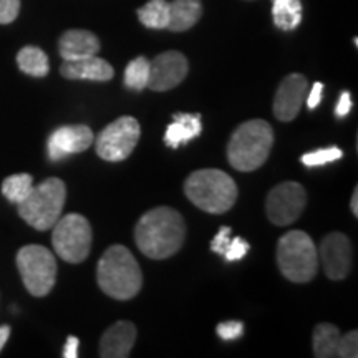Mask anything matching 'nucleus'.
I'll list each match as a JSON object with an SVG mask.
<instances>
[{
	"label": "nucleus",
	"mask_w": 358,
	"mask_h": 358,
	"mask_svg": "<svg viewBox=\"0 0 358 358\" xmlns=\"http://www.w3.org/2000/svg\"><path fill=\"white\" fill-rule=\"evenodd\" d=\"M250 245L248 241H244L243 237H234V239H231L229 245H227L226 252H224V257H226V261L229 262H234V261H241V259L245 257V254L249 252Z\"/></svg>",
	"instance_id": "29"
},
{
	"label": "nucleus",
	"mask_w": 358,
	"mask_h": 358,
	"mask_svg": "<svg viewBox=\"0 0 358 358\" xmlns=\"http://www.w3.org/2000/svg\"><path fill=\"white\" fill-rule=\"evenodd\" d=\"M186 239V224L181 214L168 206L151 209L134 227V241L146 257L168 259L174 256Z\"/></svg>",
	"instance_id": "1"
},
{
	"label": "nucleus",
	"mask_w": 358,
	"mask_h": 358,
	"mask_svg": "<svg viewBox=\"0 0 358 358\" xmlns=\"http://www.w3.org/2000/svg\"><path fill=\"white\" fill-rule=\"evenodd\" d=\"M52 229V244L58 257L70 264H80L88 257L93 234L87 217L66 214L58 219Z\"/></svg>",
	"instance_id": "8"
},
{
	"label": "nucleus",
	"mask_w": 358,
	"mask_h": 358,
	"mask_svg": "<svg viewBox=\"0 0 358 358\" xmlns=\"http://www.w3.org/2000/svg\"><path fill=\"white\" fill-rule=\"evenodd\" d=\"M274 145V131L264 120H250L232 133L227 145V161L237 171H256L266 163Z\"/></svg>",
	"instance_id": "3"
},
{
	"label": "nucleus",
	"mask_w": 358,
	"mask_h": 358,
	"mask_svg": "<svg viewBox=\"0 0 358 358\" xmlns=\"http://www.w3.org/2000/svg\"><path fill=\"white\" fill-rule=\"evenodd\" d=\"M138 19L148 29L164 30L169 22V2L166 0H150L146 6L138 8Z\"/></svg>",
	"instance_id": "23"
},
{
	"label": "nucleus",
	"mask_w": 358,
	"mask_h": 358,
	"mask_svg": "<svg viewBox=\"0 0 358 358\" xmlns=\"http://www.w3.org/2000/svg\"><path fill=\"white\" fill-rule=\"evenodd\" d=\"M319 262L325 275L332 280H343L352 268V244L342 232H330L324 237L319 249Z\"/></svg>",
	"instance_id": "11"
},
{
	"label": "nucleus",
	"mask_w": 358,
	"mask_h": 358,
	"mask_svg": "<svg viewBox=\"0 0 358 358\" xmlns=\"http://www.w3.org/2000/svg\"><path fill=\"white\" fill-rule=\"evenodd\" d=\"M272 17L277 29L295 30L302 22L301 0H272Z\"/></svg>",
	"instance_id": "20"
},
{
	"label": "nucleus",
	"mask_w": 358,
	"mask_h": 358,
	"mask_svg": "<svg viewBox=\"0 0 358 358\" xmlns=\"http://www.w3.org/2000/svg\"><path fill=\"white\" fill-rule=\"evenodd\" d=\"M343 156V151L337 146L324 148V150L310 151V153H306L302 156L303 166L307 168H315V166H324V164L334 163V161L340 159Z\"/></svg>",
	"instance_id": "26"
},
{
	"label": "nucleus",
	"mask_w": 358,
	"mask_h": 358,
	"mask_svg": "<svg viewBox=\"0 0 358 358\" xmlns=\"http://www.w3.org/2000/svg\"><path fill=\"white\" fill-rule=\"evenodd\" d=\"M308 92L307 78L301 73H292L282 80L274 98V115L279 122H292L302 108Z\"/></svg>",
	"instance_id": "14"
},
{
	"label": "nucleus",
	"mask_w": 358,
	"mask_h": 358,
	"mask_svg": "<svg viewBox=\"0 0 358 358\" xmlns=\"http://www.w3.org/2000/svg\"><path fill=\"white\" fill-rule=\"evenodd\" d=\"M216 334L226 342L229 340H237L244 335V324L243 322L231 320V322H222L216 327Z\"/></svg>",
	"instance_id": "28"
},
{
	"label": "nucleus",
	"mask_w": 358,
	"mask_h": 358,
	"mask_svg": "<svg viewBox=\"0 0 358 358\" xmlns=\"http://www.w3.org/2000/svg\"><path fill=\"white\" fill-rule=\"evenodd\" d=\"M231 232L232 229L227 226H222L221 229L217 231V234L214 236V239L211 241V250L213 252L219 254V256H224V252H226L227 245L231 243Z\"/></svg>",
	"instance_id": "31"
},
{
	"label": "nucleus",
	"mask_w": 358,
	"mask_h": 358,
	"mask_svg": "<svg viewBox=\"0 0 358 358\" xmlns=\"http://www.w3.org/2000/svg\"><path fill=\"white\" fill-rule=\"evenodd\" d=\"M95 141L93 131L87 124H69V127H60L50 134L47 143L48 158L53 163L69 158L71 155L82 153L88 150Z\"/></svg>",
	"instance_id": "13"
},
{
	"label": "nucleus",
	"mask_w": 358,
	"mask_h": 358,
	"mask_svg": "<svg viewBox=\"0 0 358 358\" xmlns=\"http://www.w3.org/2000/svg\"><path fill=\"white\" fill-rule=\"evenodd\" d=\"M8 337H10V327L2 325V327H0V350H2L3 345L7 343Z\"/></svg>",
	"instance_id": "35"
},
{
	"label": "nucleus",
	"mask_w": 358,
	"mask_h": 358,
	"mask_svg": "<svg viewBox=\"0 0 358 358\" xmlns=\"http://www.w3.org/2000/svg\"><path fill=\"white\" fill-rule=\"evenodd\" d=\"M141 136V128L136 118L122 116L110 123L95 140L96 155L110 163H118L129 158Z\"/></svg>",
	"instance_id": "9"
},
{
	"label": "nucleus",
	"mask_w": 358,
	"mask_h": 358,
	"mask_svg": "<svg viewBox=\"0 0 358 358\" xmlns=\"http://www.w3.org/2000/svg\"><path fill=\"white\" fill-rule=\"evenodd\" d=\"M187 199L209 214H224L234 206L237 186L229 174L221 169H199L185 182Z\"/></svg>",
	"instance_id": "4"
},
{
	"label": "nucleus",
	"mask_w": 358,
	"mask_h": 358,
	"mask_svg": "<svg viewBox=\"0 0 358 358\" xmlns=\"http://www.w3.org/2000/svg\"><path fill=\"white\" fill-rule=\"evenodd\" d=\"M66 199L65 182L58 178H48L34 186L30 194L19 206L24 221L37 231H48L62 217Z\"/></svg>",
	"instance_id": "6"
},
{
	"label": "nucleus",
	"mask_w": 358,
	"mask_h": 358,
	"mask_svg": "<svg viewBox=\"0 0 358 358\" xmlns=\"http://www.w3.org/2000/svg\"><path fill=\"white\" fill-rule=\"evenodd\" d=\"M340 332L332 324H320L313 330V355L317 358L338 357Z\"/></svg>",
	"instance_id": "22"
},
{
	"label": "nucleus",
	"mask_w": 358,
	"mask_h": 358,
	"mask_svg": "<svg viewBox=\"0 0 358 358\" xmlns=\"http://www.w3.org/2000/svg\"><path fill=\"white\" fill-rule=\"evenodd\" d=\"M100 289L116 301H129L141 290L143 275L136 259L124 245L115 244L105 250L96 267Z\"/></svg>",
	"instance_id": "2"
},
{
	"label": "nucleus",
	"mask_w": 358,
	"mask_h": 358,
	"mask_svg": "<svg viewBox=\"0 0 358 358\" xmlns=\"http://www.w3.org/2000/svg\"><path fill=\"white\" fill-rule=\"evenodd\" d=\"M20 0H0V25L12 24L19 17Z\"/></svg>",
	"instance_id": "30"
},
{
	"label": "nucleus",
	"mask_w": 358,
	"mask_h": 358,
	"mask_svg": "<svg viewBox=\"0 0 358 358\" xmlns=\"http://www.w3.org/2000/svg\"><path fill=\"white\" fill-rule=\"evenodd\" d=\"M189 65L186 57L179 52H164L150 62L148 88L153 92H168L186 78Z\"/></svg>",
	"instance_id": "12"
},
{
	"label": "nucleus",
	"mask_w": 358,
	"mask_h": 358,
	"mask_svg": "<svg viewBox=\"0 0 358 358\" xmlns=\"http://www.w3.org/2000/svg\"><path fill=\"white\" fill-rule=\"evenodd\" d=\"M350 209H352L353 216H358V189L353 191V196L350 201Z\"/></svg>",
	"instance_id": "36"
},
{
	"label": "nucleus",
	"mask_w": 358,
	"mask_h": 358,
	"mask_svg": "<svg viewBox=\"0 0 358 358\" xmlns=\"http://www.w3.org/2000/svg\"><path fill=\"white\" fill-rule=\"evenodd\" d=\"M78 345H80V340L77 337H71L66 338V343L64 347V357L65 358H77L78 357Z\"/></svg>",
	"instance_id": "34"
},
{
	"label": "nucleus",
	"mask_w": 358,
	"mask_h": 358,
	"mask_svg": "<svg viewBox=\"0 0 358 358\" xmlns=\"http://www.w3.org/2000/svg\"><path fill=\"white\" fill-rule=\"evenodd\" d=\"M60 73L69 80H92V82H108L113 78L115 70L108 62L93 55L80 60H65Z\"/></svg>",
	"instance_id": "16"
},
{
	"label": "nucleus",
	"mask_w": 358,
	"mask_h": 358,
	"mask_svg": "<svg viewBox=\"0 0 358 358\" xmlns=\"http://www.w3.org/2000/svg\"><path fill=\"white\" fill-rule=\"evenodd\" d=\"M350 110H352V95L348 92H343L338 98L337 108H335V115H337L338 118H343V116L348 115V111Z\"/></svg>",
	"instance_id": "33"
},
{
	"label": "nucleus",
	"mask_w": 358,
	"mask_h": 358,
	"mask_svg": "<svg viewBox=\"0 0 358 358\" xmlns=\"http://www.w3.org/2000/svg\"><path fill=\"white\" fill-rule=\"evenodd\" d=\"M277 264L282 275L295 284H306L319 271V250L303 231H290L277 245Z\"/></svg>",
	"instance_id": "5"
},
{
	"label": "nucleus",
	"mask_w": 358,
	"mask_h": 358,
	"mask_svg": "<svg viewBox=\"0 0 358 358\" xmlns=\"http://www.w3.org/2000/svg\"><path fill=\"white\" fill-rule=\"evenodd\" d=\"M322 92H324V85H322L320 82L312 85V90H310V92H307V96H306L308 110H315L317 106L320 105Z\"/></svg>",
	"instance_id": "32"
},
{
	"label": "nucleus",
	"mask_w": 358,
	"mask_h": 358,
	"mask_svg": "<svg viewBox=\"0 0 358 358\" xmlns=\"http://www.w3.org/2000/svg\"><path fill=\"white\" fill-rule=\"evenodd\" d=\"M307 204V192L302 185L287 181L277 185L267 196V216L275 226H289L301 217Z\"/></svg>",
	"instance_id": "10"
},
{
	"label": "nucleus",
	"mask_w": 358,
	"mask_h": 358,
	"mask_svg": "<svg viewBox=\"0 0 358 358\" xmlns=\"http://www.w3.org/2000/svg\"><path fill=\"white\" fill-rule=\"evenodd\" d=\"M17 65L24 73L30 75V77H47L48 71H50V64H48V57L42 48L34 47H24L17 53Z\"/></svg>",
	"instance_id": "21"
},
{
	"label": "nucleus",
	"mask_w": 358,
	"mask_h": 358,
	"mask_svg": "<svg viewBox=\"0 0 358 358\" xmlns=\"http://www.w3.org/2000/svg\"><path fill=\"white\" fill-rule=\"evenodd\" d=\"M136 342V327L128 320H120L103 334L100 342V357L127 358Z\"/></svg>",
	"instance_id": "15"
},
{
	"label": "nucleus",
	"mask_w": 358,
	"mask_h": 358,
	"mask_svg": "<svg viewBox=\"0 0 358 358\" xmlns=\"http://www.w3.org/2000/svg\"><path fill=\"white\" fill-rule=\"evenodd\" d=\"M201 15H203L201 0H174L169 3L168 30L186 32L198 24Z\"/></svg>",
	"instance_id": "19"
},
{
	"label": "nucleus",
	"mask_w": 358,
	"mask_h": 358,
	"mask_svg": "<svg viewBox=\"0 0 358 358\" xmlns=\"http://www.w3.org/2000/svg\"><path fill=\"white\" fill-rule=\"evenodd\" d=\"M203 127H201V116L192 113H174L173 123L169 124L164 133V143L173 150L187 145L191 140L198 138Z\"/></svg>",
	"instance_id": "18"
},
{
	"label": "nucleus",
	"mask_w": 358,
	"mask_h": 358,
	"mask_svg": "<svg viewBox=\"0 0 358 358\" xmlns=\"http://www.w3.org/2000/svg\"><path fill=\"white\" fill-rule=\"evenodd\" d=\"M148 80H150V60L146 57H136L129 62L124 70V85L128 88L141 92L148 88Z\"/></svg>",
	"instance_id": "25"
},
{
	"label": "nucleus",
	"mask_w": 358,
	"mask_h": 358,
	"mask_svg": "<svg viewBox=\"0 0 358 358\" xmlns=\"http://www.w3.org/2000/svg\"><path fill=\"white\" fill-rule=\"evenodd\" d=\"M17 267L25 289L34 297H45L52 292L57 280V259L47 248L38 244L24 245L17 252Z\"/></svg>",
	"instance_id": "7"
},
{
	"label": "nucleus",
	"mask_w": 358,
	"mask_h": 358,
	"mask_svg": "<svg viewBox=\"0 0 358 358\" xmlns=\"http://www.w3.org/2000/svg\"><path fill=\"white\" fill-rule=\"evenodd\" d=\"M100 48V40L95 34L80 29L66 30L58 42V52L64 60H80V58L98 55Z\"/></svg>",
	"instance_id": "17"
},
{
	"label": "nucleus",
	"mask_w": 358,
	"mask_h": 358,
	"mask_svg": "<svg viewBox=\"0 0 358 358\" xmlns=\"http://www.w3.org/2000/svg\"><path fill=\"white\" fill-rule=\"evenodd\" d=\"M34 187V178L27 173L12 174L3 179L2 194L13 204H20Z\"/></svg>",
	"instance_id": "24"
},
{
	"label": "nucleus",
	"mask_w": 358,
	"mask_h": 358,
	"mask_svg": "<svg viewBox=\"0 0 358 358\" xmlns=\"http://www.w3.org/2000/svg\"><path fill=\"white\" fill-rule=\"evenodd\" d=\"M338 357L340 358H357L358 357V332H348L347 335H340L338 342Z\"/></svg>",
	"instance_id": "27"
}]
</instances>
